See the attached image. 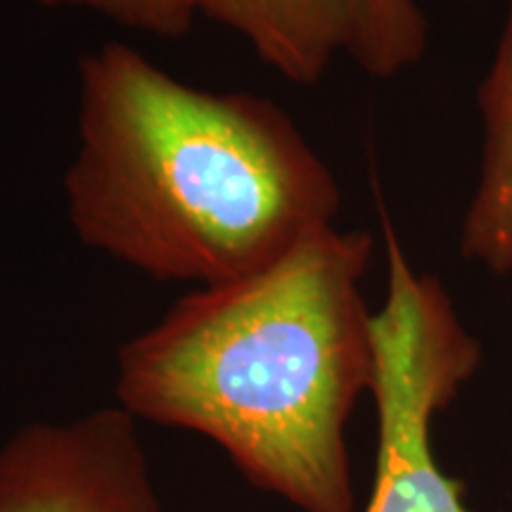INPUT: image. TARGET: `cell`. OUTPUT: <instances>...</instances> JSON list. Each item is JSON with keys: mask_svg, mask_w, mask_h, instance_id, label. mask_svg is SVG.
Returning a JSON list of instances; mask_svg holds the SVG:
<instances>
[{"mask_svg": "<svg viewBox=\"0 0 512 512\" xmlns=\"http://www.w3.org/2000/svg\"><path fill=\"white\" fill-rule=\"evenodd\" d=\"M67 216L88 249L159 280L209 287L335 226L342 190L290 114L207 91L110 41L79 62Z\"/></svg>", "mask_w": 512, "mask_h": 512, "instance_id": "obj_2", "label": "cell"}, {"mask_svg": "<svg viewBox=\"0 0 512 512\" xmlns=\"http://www.w3.org/2000/svg\"><path fill=\"white\" fill-rule=\"evenodd\" d=\"M195 10L297 86L318 83L337 57L392 79L422 60L430 36L415 0H195Z\"/></svg>", "mask_w": 512, "mask_h": 512, "instance_id": "obj_4", "label": "cell"}, {"mask_svg": "<svg viewBox=\"0 0 512 512\" xmlns=\"http://www.w3.org/2000/svg\"><path fill=\"white\" fill-rule=\"evenodd\" d=\"M484 140L477 188L460 228V252L494 273L512 271V0L494 62L477 93Z\"/></svg>", "mask_w": 512, "mask_h": 512, "instance_id": "obj_6", "label": "cell"}, {"mask_svg": "<svg viewBox=\"0 0 512 512\" xmlns=\"http://www.w3.org/2000/svg\"><path fill=\"white\" fill-rule=\"evenodd\" d=\"M0 512H164L138 420L98 408L0 444Z\"/></svg>", "mask_w": 512, "mask_h": 512, "instance_id": "obj_5", "label": "cell"}, {"mask_svg": "<svg viewBox=\"0 0 512 512\" xmlns=\"http://www.w3.org/2000/svg\"><path fill=\"white\" fill-rule=\"evenodd\" d=\"M43 8L88 10L119 27L157 38H183L197 19L195 0H34Z\"/></svg>", "mask_w": 512, "mask_h": 512, "instance_id": "obj_7", "label": "cell"}, {"mask_svg": "<svg viewBox=\"0 0 512 512\" xmlns=\"http://www.w3.org/2000/svg\"><path fill=\"white\" fill-rule=\"evenodd\" d=\"M387 297L373 313L375 484L366 512H472L463 484L441 470L434 418L482 361L479 342L434 275L418 273L382 214Z\"/></svg>", "mask_w": 512, "mask_h": 512, "instance_id": "obj_3", "label": "cell"}, {"mask_svg": "<svg viewBox=\"0 0 512 512\" xmlns=\"http://www.w3.org/2000/svg\"><path fill=\"white\" fill-rule=\"evenodd\" d=\"M370 256V233L332 226L245 278L195 287L121 344L117 406L214 441L292 508L354 512L347 425L375 370Z\"/></svg>", "mask_w": 512, "mask_h": 512, "instance_id": "obj_1", "label": "cell"}]
</instances>
